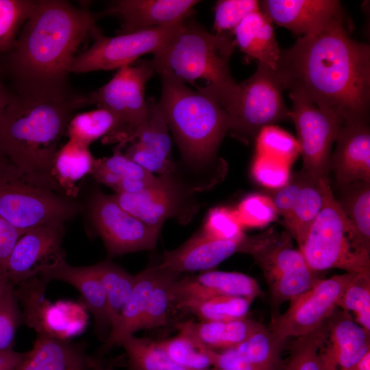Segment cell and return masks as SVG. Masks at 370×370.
<instances>
[{"instance_id": "39", "label": "cell", "mask_w": 370, "mask_h": 370, "mask_svg": "<svg viewBox=\"0 0 370 370\" xmlns=\"http://www.w3.org/2000/svg\"><path fill=\"white\" fill-rule=\"evenodd\" d=\"M37 1L0 0V57L14 45Z\"/></svg>"}, {"instance_id": "18", "label": "cell", "mask_w": 370, "mask_h": 370, "mask_svg": "<svg viewBox=\"0 0 370 370\" xmlns=\"http://www.w3.org/2000/svg\"><path fill=\"white\" fill-rule=\"evenodd\" d=\"M330 157L338 186L370 182V130L367 122L343 123Z\"/></svg>"}, {"instance_id": "26", "label": "cell", "mask_w": 370, "mask_h": 370, "mask_svg": "<svg viewBox=\"0 0 370 370\" xmlns=\"http://www.w3.org/2000/svg\"><path fill=\"white\" fill-rule=\"evenodd\" d=\"M162 270L157 266L147 268L136 276L132 291L121 314L111 326L106 340V349L120 343L127 336L140 330L151 293Z\"/></svg>"}, {"instance_id": "21", "label": "cell", "mask_w": 370, "mask_h": 370, "mask_svg": "<svg viewBox=\"0 0 370 370\" xmlns=\"http://www.w3.org/2000/svg\"><path fill=\"white\" fill-rule=\"evenodd\" d=\"M370 351V332L358 325L351 314L334 310L328 319V333L323 347L332 370H349Z\"/></svg>"}, {"instance_id": "58", "label": "cell", "mask_w": 370, "mask_h": 370, "mask_svg": "<svg viewBox=\"0 0 370 370\" xmlns=\"http://www.w3.org/2000/svg\"><path fill=\"white\" fill-rule=\"evenodd\" d=\"M92 370H113V367L111 365L109 366H101L98 365V363L92 369Z\"/></svg>"}, {"instance_id": "7", "label": "cell", "mask_w": 370, "mask_h": 370, "mask_svg": "<svg viewBox=\"0 0 370 370\" xmlns=\"http://www.w3.org/2000/svg\"><path fill=\"white\" fill-rule=\"evenodd\" d=\"M322 187L323 207L299 251L316 272L339 269L349 273H370L369 253L360 245L330 182L322 180Z\"/></svg>"}, {"instance_id": "16", "label": "cell", "mask_w": 370, "mask_h": 370, "mask_svg": "<svg viewBox=\"0 0 370 370\" xmlns=\"http://www.w3.org/2000/svg\"><path fill=\"white\" fill-rule=\"evenodd\" d=\"M259 3L273 23L300 36L317 34L337 23H348L336 0H264Z\"/></svg>"}, {"instance_id": "15", "label": "cell", "mask_w": 370, "mask_h": 370, "mask_svg": "<svg viewBox=\"0 0 370 370\" xmlns=\"http://www.w3.org/2000/svg\"><path fill=\"white\" fill-rule=\"evenodd\" d=\"M64 223H49L26 231L17 241L3 274L12 285L22 284L43 265L64 255L61 244Z\"/></svg>"}, {"instance_id": "49", "label": "cell", "mask_w": 370, "mask_h": 370, "mask_svg": "<svg viewBox=\"0 0 370 370\" xmlns=\"http://www.w3.org/2000/svg\"><path fill=\"white\" fill-rule=\"evenodd\" d=\"M132 143L124 153L132 160L152 174L157 173L161 175H168L172 172L173 164L171 160L164 158L136 142Z\"/></svg>"}, {"instance_id": "34", "label": "cell", "mask_w": 370, "mask_h": 370, "mask_svg": "<svg viewBox=\"0 0 370 370\" xmlns=\"http://www.w3.org/2000/svg\"><path fill=\"white\" fill-rule=\"evenodd\" d=\"M116 114L105 108L77 114L70 119L66 134L71 140L86 146L108 134L122 130Z\"/></svg>"}, {"instance_id": "55", "label": "cell", "mask_w": 370, "mask_h": 370, "mask_svg": "<svg viewBox=\"0 0 370 370\" xmlns=\"http://www.w3.org/2000/svg\"><path fill=\"white\" fill-rule=\"evenodd\" d=\"M1 73V68H0ZM13 94L10 92L3 85L0 76V114L6 108L12 99Z\"/></svg>"}, {"instance_id": "6", "label": "cell", "mask_w": 370, "mask_h": 370, "mask_svg": "<svg viewBox=\"0 0 370 370\" xmlns=\"http://www.w3.org/2000/svg\"><path fill=\"white\" fill-rule=\"evenodd\" d=\"M79 211L58 184L21 171L5 158L0 162V217L15 227L64 223Z\"/></svg>"}, {"instance_id": "31", "label": "cell", "mask_w": 370, "mask_h": 370, "mask_svg": "<svg viewBox=\"0 0 370 370\" xmlns=\"http://www.w3.org/2000/svg\"><path fill=\"white\" fill-rule=\"evenodd\" d=\"M95 160L88 146L69 140L58 151L53 174L60 188L69 195L74 184L92 173Z\"/></svg>"}, {"instance_id": "3", "label": "cell", "mask_w": 370, "mask_h": 370, "mask_svg": "<svg viewBox=\"0 0 370 370\" xmlns=\"http://www.w3.org/2000/svg\"><path fill=\"white\" fill-rule=\"evenodd\" d=\"M79 98L13 94L0 114V152L21 171L58 184L54 160Z\"/></svg>"}, {"instance_id": "56", "label": "cell", "mask_w": 370, "mask_h": 370, "mask_svg": "<svg viewBox=\"0 0 370 370\" xmlns=\"http://www.w3.org/2000/svg\"><path fill=\"white\" fill-rule=\"evenodd\" d=\"M349 370H370V351L364 355Z\"/></svg>"}, {"instance_id": "43", "label": "cell", "mask_w": 370, "mask_h": 370, "mask_svg": "<svg viewBox=\"0 0 370 370\" xmlns=\"http://www.w3.org/2000/svg\"><path fill=\"white\" fill-rule=\"evenodd\" d=\"M21 321L18 296L14 285L10 283L0 295V352L13 349Z\"/></svg>"}, {"instance_id": "19", "label": "cell", "mask_w": 370, "mask_h": 370, "mask_svg": "<svg viewBox=\"0 0 370 370\" xmlns=\"http://www.w3.org/2000/svg\"><path fill=\"white\" fill-rule=\"evenodd\" d=\"M195 0H120L106 10L119 16L121 34L171 25L184 21Z\"/></svg>"}, {"instance_id": "52", "label": "cell", "mask_w": 370, "mask_h": 370, "mask_svg": "<svg viewBox=\"0 0 370 370\" xmlns=\"http://www.w3.org/2000/svg\"><path fill=\"white\" fill-rule=\"evenodd\" d=\"M158 180L159 177L152 180L122 179L114 190L116 193H137L154 186Z\"/></svg>"}, {"instance_id": "5", "label": "cell", "mask_w": 370, "mask_h": 370, "mask_svg": "<svg viewBox=\"0 0 370 370\" xmlns=\"http://www.w3.org/2000/svg\"><path fill=\"white\" fill-rule=\"evenodd\" d=\"M158 73L162 92L157 102L182 154L192 163L206 164L230 131L229 114L213 93L192 90L168 71Z\"/></svg>"}, {"instance_id": "17", "label": "cell", "mask_w": 370, "mask_h": 370, "mask_svg": "<svg viewBox=\"0 0 370 370\" xmlns=\"http://www.w3.org/2000/svg\"><path fill=\"white\" fill-rule=\"evenodd\" d=\"M247 240L248 236L241 241L219 240L201 232L178 248L165 251L157 267L175 274L208 271L235 253H245Z\"/></svg>"}, {"instance_id": "29", "label": "cell", "mask_w": 370, "mask_h": 370, "mask_svg": "<svg viewBox=\"0 0 370 370\" xmlns=\"http://www.w3.org/2000/svg\"><path fill=\"white\" fill-rule=\"evenodd\" d=\"M322 180L308 173L295 203L284 223L298 247L303 244L323 204Z\"/></svg>"}, {"instance_id": "51", "label": "cell", "mask_w": 370, "mask_h": 370, "mask_svg": "<svg viewBox=\"0 0 370 370\" xmlns=\"http://www.w3.org/2000/svg\"><path fill=\"white\" fill-rule=\"evenodd\" d=\"M211 370H284L237 358L227 350L218 351L215 366Z\"/></svg>"}, {"instance_id": "27", "label": "cell", "mask_w": 370, "mask_h": 370, "mask_svg": "<svg viewBox=\"0 0 370 370\" xmlns=\"http://www.w3.org/2000/svg\"><path fill=\"white\" fill-rule=\"evenodd\" d=\"M208 347L221 351L238 346L250 337L261 323L247 317L225 321H200L192 320L178 323Z\"/></svg>"}, {"instance_id": "37", "label": "cell", "mask_w": 370, "mask_h": 370, "mask_svg": "<svg viewBox=\"0 0 370 370\" xmlns=\"http://www.w3.org/2000/svg\"><path fill=\"white\" fill-rule=\"evenodd\" d=\"M126 353L130 370H186L173 362L158 341L131 335L119 345Z\"/></svg>"}, {"instance_id": "25", "label": "cell", "mask_w": 370, "mask_h": 370, "mask_svg": "<svg viewBox=\"0 0 370 370\" xmlns=\"http://www.w3.org/2000/svg\"><path fill=\"white\" fill-rule=\"evenodd\" d=\"M235 44L248 56L275 70L282 50L273 23L261 10L249 14L235 28Z\"/></svg>"}, {"instance_id": "12", "label": "cell", "mask_w": 370, "mask_h": 370, "mask_svg": "<svg viewBox=\"0 0 370 370\" xmlns=\"http://www.w3.org/2000/svg\"><path fill=\"white\" fill-rule=\"evenodd\" d=\"M290 119L295 126L303 169L312 176L329 181L331 149L341 121L297 93H289Z\"/></svg>"}, {"instance_id": "20", "label": "cell", "mask_w": 370, "mask_h": 370, "mask_svg": "<svg viewBox=\"0 0 370 370\" xmlns=\"http://www.w3.org/2000/svg\"><path fill=\"white\" fill-rule=\"evenodd\" d=\"M263 295L258 283L238 272L206 271L183 279L177 278L171 286L173 307L178 301L218 296L255 298Z\"/></svg>"}, {"instance_id": "53", "label": "cell", "mask_w": 370, "mask_h": 370, "mask_svg": "<svg viewBox=\"0 0 370 370\" xmlns=\"http://www.w3.org/2000/svg\"><path fill=\"white\" fill-rule=\"evenodd\" d=\"M26 354L13 349L0 352V370H16Z\"/></svg>"}, {"instance_id": "57", "label": "cell", "mask_w": 370, "mask_h": 370, "mask_svg": "<svg viewBox=\"0 0 370 370\" xmlns=\"http://www.w3.org/2000/svg\"><path fill=\"white\" fill-rule=\"evenodd\" d=\"M9 284L4 275L0 271V295Z\"/></svg>"}, {"instance_id": "30", "label": "cell", "mask_w": 370, "mask_h": 370, "mask_svg": "<svg viewBox=\"0 0 370 370\" xmlns=\"http://www.w3.org/2000/svg\"><path fill=\"white\" fill-rule=\"evenodd\" d=\"M253 301L247 297L218 296L182 300L173 307L193 314L201 321H225L246 318Z\"/></svg>"}, {"instance_id": "22", "label": "cell", "mask_w": 370, "mask_h": 370, "mask_svg": "<svg viewBox=\"0 0 370 370\" xmlns=\"http://www.w3.org/2000/svg\"><path fill=\"white\" fill-rule=\"evenodd\" d=\"M113 196L127 212L159 230L166 219L177 216L182 202L180 190L169 175H161L156 184L141 192Z\"/></svg>"}, {"instance_id": "36", "label": "cell", "mask_w": 370, "mask_h": 370, "mask_svg": "<svg viewBox=\"0 0 370 370\" xmlns=\"http://www.w3.org/2000/svg\"><path fill=\"white\" fill-rule=\"evenodd\" d=\"M328 319L312 332L293 341L284 370H332L323 354L328 333Z\"/></svg>"}, {"instance_id": "33", "label": "cell", "mask_w": 370, "mask_h": 370, "mask_svg": "<svg viewBox=\"0 0 370 370\" xmlns=\"http://www.w3.org/2000/svg\"><path fill=\"white\" fill-rule=\"evenodd\" d=\"M104 288L110 327L116 322L134 287L136 276L108 261L92 265Z\"/></svg>"}, {"instance_id": "59", "label": "cell", "mask_w": 370, "mask_h": 370, "mask_svg": "<svg viewBox=\"0 0 370 370\" xmlns=\"http://www.w3.org/2000/svg\"><path fill=\"white\" fill-rule=\"evenodd\" d=\"M5 157L2 155V153L0 152V162L3 160Z\"/></svg>"}, {"instance_id": "9", "label": "cell", "mask_w": 370, "mask_h": 370, "mask_svg": "<svg viewBox=\"0 0 370 370\" xmlns=\"http://www.w3.org/2000/svg\"><path fill=\"white\" fill-rule=\"evenodd\" d=\"M238 108L230 120V131L247 142L265 127L290 119L283 99V88L275 71L258 64L255 73L238 84Z\"/></svg>"}, {"instance_id": "35", "label": "cell", "mask_w": 370, "mask_h": 370, "mask_svg": "<svg viewBox=\"0 0 370 370\" xmlns=\"http://www.w3.org/2000/svg\"><path fill=\"white\" fill-rule=\"evenodd\" d=\"M149 112L147 119L130 133L120 138L122 143L136 142L159 156L171 160L169 126L158 102L148 99Z\"/></svg>"}, {"instance_id": "23", "label": "cell", "mask_w": 370, "mask_h": 370, "mask_svg": "<svg viewBox=\"0 0 370 370\" xmlns=\"http://www.w3.org/2000/svg\"><path fill=\"white\" fill-rule=\"evenodd\" d=\"M45 281L58 280L73 286L80 293L86 308L94 317L97 328L110 325L106 293L92 265L75 267L69 264L62 255L42 266L38 271Z\"/></svg>"}, {"instance_id": "50", "label": "cell", "mask_w": 370, "mask_h": 370, "mask_svg": "<svg viewBox=\"0 0 370 370\" xmlns=\"http://www.w3.org/2000/svg\"><path fill=\"white\" fill-rule=\"evenodd\" d=\"M25 232L15 227L0 217V271L3 274L13 248Z\"/></svg>"}, {"instance_id": "10", "label": "cell", "mask_w": 370, "mask_h": 370, "mask_svg": "<svg viewBox=\"0 0 370 370\" xmlns=\"http://www.w3.org/2000/svg\"><path fill=\"white\" fill-rule=\"evenodd\" d=\"M184 21L111 37L101 34L95 26L90 31L94 37L93 44L74 58L71 73H83L129 66L141 56L153 54L162 49Z\"/></svg>"}, {"instance_id": "42", "label": "cell", "mask_w": 370, "mask_h": 370, "mask_svg": "<svg viewBox=\"0 0 370 370\" xmlns=\"http://www.w3.org/2000/svg\"><path fill=\"white\" fill-rule=\"evenodd\" d=\"M260 10L256 0H221L217 3L214 21L215 34H233L239 23L250 13Z\"/></svg>"}, {"instance_id": "13", "label": "cell", "mask_w": 370, "mask_h": 370, "mask_svg": "<svg viewBox=\"0 0 370 370\" xmlns=\"http://www.w3.org/2000/svg\"><path fill=\"white\" fill-rule=\"evenodd\" d=\"M154 71L149 61L121 67L107 84L88 97H81V106L96 104L116 114L123 125L117 134L120 139L147 119L149 106L145 87Z\"/></svg>"}, {"instance_id": "1", "label": "cell", "mask_w": 370, "mask_h": 370, "mask_svg": "<svg viewBox=\"0 0 370 370\" xmlns=\"http://www.w3.org/2000/svg\"><path fill=\"white\" fill-rule=\"evenodd\" d=\"M350 33V23L341 22L299 36L282 50L275 70L283 90L342 123L367 122L370 105V47Z\"/></svg>"}, {"instance_id": "45", "label": "cell", "mask_w": 370, "mask_h": 370, "mask_svg": "<svg viewBox=\"0 0 370 370\" xmlns=\"http://www.w3.org/2000/svg\"><path fill=\"white\" fill-rule=\"evenodd\" d=\"M235 212L243 227L264 226L274 221L278 214L269 196L257 194L243 199Z\"/></svg>"}, {"instance_id": "14", "label": "cell", "mask_w": 370, "mask_h": 370, "mask_svg": "<svg viewBox=\"0 0 370 370\" xmlns=\"http://www.w3.org/2000/svg\"><path fill=\"white\" fill-rule=\"evenodd\" d=\"M90 213L110 255L154 249L159 230L127 212L113 195L97 193L90 200Z\"/></svg>"}, {"instance_id": "47", "label": "cell", "mask_w": 370, "mask_h": 370, "mask_svg": "<svg viewBox=\"0 0 370 370\" xmlns=\"http://www.w3.org/2000/svg\"><path fill=\"white\" fill-rule=\"evenodd\" d=\"M100 167L109 171L121 179L152 180L156 177L119 150L110 157L95 162Z\"/></svg>"}, {"instance_id": "44", "label": "cell", "mask_w": 370, "mask_h": 370, "mask_svg": "<svg viewBox=\"0 0 370 370\" xmlns=\"http://www.w3.org/2000/svg\"><path fill=\"white\" fill-rule=\"evenodd\" d=\"M243 229L235 210L217 207L208 213L201 232L216 239L241 241L247 236Z\"/></svg>"}, {"instance_id": "38", "label": "cell", "mask_w": 370, "mask_h": 370, "mask_svg": "<svg viewBox=\"0 0 370 370\" xmlns=\"http://www.w3.org/2000/svg\"><path fill=\"white\" fill-rule=\"evenodd\" d=\"M352 313L354 321L370 332V273H356L345 288L337 305Z\"/></svg>"}, {"instance_id": "32", "label": "cell", "mask_w": 370, "mask_h": 370, "mask_svg": "<svg viewBox=\"0 0 370 370\" xmlns=\"http://www.w3.org/2000/svg\"><path fill=\"white\" fill-rule=\"evenodd\" d=\"M341 188V196L336 199L362 248L370 254V182H359Z\"/></svg>"}, {"instance_id": "28", "label": "cell", "mask_w": 370, "mask_h": 370, "mask_svg": "<svg viewBox=\"0 0 370 370\" xmlns=\"http://www.w3.org/2000/svg\"><path fill=\"white\" fill-rule=\"evenodd\" d=\"M178 334L158 341L169 358L186 370H211L216 365L218 351L203 343L184 328L175 325Z\"/></svg>"}, {"instance_id": "24", "label": "cell", "mask_w": 370, "mask_h": 370, "mask_svg": "<svg viewBox=\"0 0 370 370\" xmlns=\"http://www.w3.org/2000/svg\"><path fill=\"white\" fill-rule=\"evenodd\" d=\"M97 364L79 345L39 332L16 370H90Z\"/></svg>"}, {"instance_id": "46", "label": "cell", "mask_w": 370, "mask_h": 370, "mask_svg": "<svg viewBox=\"0 0 370 370\" xmlns=\"http://www.w3.org/2000/svg\"><path fill=\"white\" fill-rule=\"evenodd\" d=\"M254 180L269 188L278 189L291 178L290 165L276 158L256 153L251 166Z\"/></svg>"}, {"instance_id": "48", "label": "cell", "mask_w": 370, "mask_h": 370, "mask_svg": "<svg viewBox=\"0 0 370 370\" xmlns=\"http://www.w3.org/2000/svg\"><path fill=\"white\" fill-rule=\"evenodd\" d=\"M307 175L308 173L302 169L291 177L286 184L275 189L269 196L278 213L282 215L284 219L290 214Z\"/></svg>"}, {"instance_id": "11", "label": "cell", "mask_w": 370, "mask_h": 370, "mask_svg": "<svg viewBox=\"0 0 370 370\" xmlns=\"http://www.w3.org/2000/svg\"><path fill=\"white\" fill-rule=\"evenodd\" d=\"M355 273L346 272L318 279L309 289L290 301L284 313L272 317L269 329L282 341L312 332L337 308L341 295Z\"/></svg>"}, {"instance_id": "4", "label": "cell", "mask_w": 370, "mask_h": 370, "mask_svg": "<svg viewBox=\"0 0 370 370\" xmlns=\"http://www.w3.org/2000/svg\"><path fill=\"white\" fill-rule=\"evenodd\" d=\"M235 45L231 36L210 33L195 21L185 19L149 62L155 71H168L184 83L206 82L205 86L199 88L213 93L231 120L239 97L238 84L230 70Z\"/></svg>"}, {"instance_id": "2", "label": "cell", "mask_w": 370, "mask_h": 370, "mask_svg": "<svg viewBox=\"0 0 370 370\" xmlns=\"http://www.w3.org/2000/svg\"><path fill=\"white\" fill-rule=\"evenodd\" d=\"M95 21L88 10L67 1H37L4 55L16 93L31 97L71 95L68 78L75 53Z\"/></svg>"}, {"instance_id": "41", "label": "cell", "mask_w": 370, "mask_h": 370, "mask_svg": "<svg viewBox=\"0 0 370 370\" xmlns=\"http://www.w3.org/2000/svg\"><path fill=\"white\" fill-rule=\"evenodd\" d=\"M256 138V153L276 158L290 166L299 153L297 140L275 125L264 127Z\"/></svg>"}, {"instance_id": "54", "label": "cell", "mask_w": 370, "mask_h": 370, "mask_svg": "<svg viewBox=\"0 0 370 370\" xmlns=\"http://www.w3.org/2000/svg\"><path fill=\"white\" fill-rule=\"evenodd\" d=\"M92 173L97 181L114 190L122 180L119 175L100 167L95 162Z\"/></svg>"}, {"instance_id": "8", "label": "cell", "mask_w": 370, "mask_h": 370, "mask_svg": "<svg viewBox=\"0 0 370 370\" xmlns=\"http://www.w3.org/2000/svg\"><path fill=\"white\" fill-rule=\"evenodd\" d=\"M246 254L260 267L273 309L309 289L319 279L299 249L293 248L288 232L271 229L249 236Z\"/></svg>"}, {"instance_id": "40", "label": "cell", "mask_w": 370, "mask_h": 370, "mask_svg": "<svg viewBox=\"0 0 370 370\" xmlns=\"http://www.w3.org/2000/svg\"><path fill=\"white\" fill-rule=\"evenodd\" d=\"M178 275L162 270L149 297L140 330L166 324L170 308L173 307L171 286Z\"/></svg>"}]
</instances>
